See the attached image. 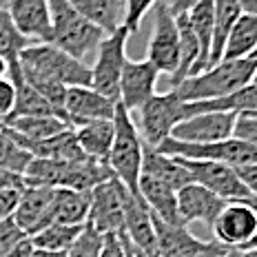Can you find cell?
I'll list each match as a JSON object with an SVG mask.
<instances>
[{"label": "cell", "mask_w": 257, "mask_h": 257, "mask_svg": "<svg viewBox=\"0 0 257 257\" xmlns=\"http://www.w3.org/2000/svg\"><path fill=\"white\" fill-rule=\"evenodd\" d=\"M18 64L25 80L56 109V113L64 122H67V115H64L67 89L91 87L89 64L67 56L51 42H31L20 51Z\"/></svg>", "instance_id": "obj_1"}, {"label": "cell", "mask_w": 257, "mask_h": 257, "mask_svg": "<svg viewBox=\"0 0 257 257\" xmlns=\"http://www.w3.org/2000/svg\"><path fill=\"white\" fill-rule=\"evenodd\" d=\"M257 73V53L239 60H222L213 64L211 69L186 78L180 87H175V93L182 102H202V100H217L224 95L237 93L239 89H246L253 84Z\"/></svg>", "instance_id": "obj_2"}, {"label": "cell", "mask_w": 257, "mask_h": 257, "mask_svg": "<svg viewBox=\"0 0 257 257\" xmlns=\"http://www.w3.org/2000/svg\"><path fill=\"white\" fill-rule=\"evenodd\" d=\"M111 178H113V173H111L109 164L91 160V158L78 160V162L34 158L23 175L25 186L73 189V191H87V193Z\"/></svg>", "instance_id": "obj_3"}, {"label": "cell", "mask_w": 257, "mask_h": 257, "mask_svg": "<svg viewBox=\"0 0 257 257\" xmlns=\"http://www.w3.org/2000/svg\"><path fill=\"white\" fill-rule=\"evenodd\" d=\"M51 12V45L67 56L84 62L87 56L98 51L100 42L106 38L102 29L82 18L69 0H49Z\"/></svg>", "instance_id": "obj_4"}, {"label": "cell", "mask_w": 257, "mask_h": 257, "mask_svg": "<svg viewBox=\"0 0 257 257\" xmlns=\"http://www.w3.org/2000/svg\"><path fill=\"white\" fill-rule=\"evenodd\" d=\"M115 136L111 144L109 164L113 178H117L131 193L138 195V182L142 175V158H144V140L138 131V124L133 115L117 102L113 115Z\"/></svg>", "instance_id": "obj_5"}, {"label": "cell", "mask_w": 257, "mask_h": 257, "mask_svg": "<svg viewBox=\"0 0 257 257\" xmlns=\"http://www.w3.org/2000/svg\"><path fill=\"white\" fill-rule=\"evenodd\" d=\"M186 102H182L175 89L167 93H155L144 106L138 109V131L147 147L158 149L164 140H169L173 128L186 120Z\"/></svg>", "instance_id": "obj_6"}, {"label": "cell", "mask_w": 257, "mask_h": 257, "mask_svg": "<svg viewBox=\"0 0 257 257\" xmlns=\"http://www.w3.org/2000/svg\"><path fill=\"white\" fill-rule=\"evenodd\" d=\"M126 27L109 34L100 42L95 51V62L91 67V87L98 93L106 95L113 102H120V78L126 64V42H128Z\"/></svg>", "instance_id": "obj_7"}, {"label": "cell", "mask_w": 257, "mask_h": 257, "mask_svg": "<svg viewBox=\"0 0 257 257\" xmlns=\"http://www.w3.org/2000/svg\"><path fill=\"white\" fill-rule=\"evenodd\" d=\"M153 12V31L147 45V58L160 73L173 76L180 67V29L175 16L171 14L169 3H155Z\"/></svg>", "instance_id": "obj_8"}, {"label": "cell", "mask_w": 257, "mask_h": 257, "mask_svg": "<svg viewBox=\"0 0 257 257\" xmlns=\"http://www.w3.org/2000/svg\"><path fill=\"white\" fill-rule=\"evenodd\" d=\"M128 189L117 178H111L98 184L91 191V206L87 226L98 233H117L124 231V200Z\"/></svg>", "instance_id": "obj_9"}, {"label": "cell", "mask_w": 257, "mask_h": 257, "mask_svg": "<svg viewBox=\"0 0 257 257\" xmlns=\"http://www.w3.org/2000/svg\"><path fill=\"white\" fill-rule=\"evenodd\" d=\"M178 162L191 173L195 184L204 186L211 193L226 202H248L250 193L246 191L242 180L237 178L233 167L222 162H211V160H186L178 158Z\"/></svg>", "instance_id": "obj_10"}, {"label": "cell", "mask_w": 257, "mask_h": 257, "mask_svg": "<svg viewBox=\"0 0 257 257\" xmlns=\"http://www.w3.org/2000/svg\"><path fill=\"white\" fill-rule=\"evenodd\" d=\"M213 237L226 248H242L257 233V213L248 202H228L211 226Z\"/></svg>", "instance_id": "obj_11"}, {"label": "cell", "mask_w": 257, "mask_h": 257, "mask_svg": "<svg viewBox=\"0 0 257 257\" xmlns=\"http://www.w3.org/2000/svg\"><path fill=\"white\" fill-rule=\"evenodd\" d=\"M237 113H226V111H206V113H195L186 120H182L173 128L171 138L189 144H213L233 138V126Z\"/></svg>", "instance_id": "obj_12"}, {"label": "cell", "mask_w": 257, "mask_h": 257, "mask_svg": "<svg viewBox=\"0 0 257 257\" xmlns=\"http://www.w3.org/2000/svg\"><path fill=\"white\" fill-rule=\"evenodd\" d=\"M160 71L149 60H126L120 78V104L128 113L138 111L158 93Z\"/></svg>", "instance_id": "obj_13"}, {"label": "cell", "mask_w": 257, "mask_h": 257, "mask_svg": "<svg viewBox=\"0 0 257 257\" xmlns=\"http://www.w3.org/2000/svg\"><path fill=\"white\" fill-rule=\"evenodd\" d=\"M117 102L98 93L93 87H71L67 89L64 115L69 126H80L93 120H113Z\"/></svg>", "instance_id": "obj_14"}, {"label": "cell", "mask_w": 257, "mask_h": 257, "mask_svg": "<svg viewBox=\"0 0 257 257\" xmlns=\"http://www.w3.org/2000/svg\"><path fill=\"white\" fill-rule=\"evenodd\" d=\"M228 202L217 197L215 193H211L204 186L191 184L182 186L178 191V215H180V224L189 228V224L193 222H202L206 224L208 228L213 226V222L217 219V215L222 213V208L226 206Z\"/></svg>", "instance_id": "obj_15"}, {"label": "cell", "mask_w": 257, "mask_h": 257, "mask_svg": "<svg viewBox=\"0 0 257 257\" xmlns=\"http://www.w3.org/2000/svg\"><path fill=\"white\" fill-rule=\"evenodd\" d=\"M7 14L16 29L29 42L51 40V12L49 0H7Z\"/></svg>", "instance_id": "obj_16"}, {"label": "cell", "mask_w": 257, "mask_h": 257, "mask_svg": "<svg viewBox=\"0 0 257 257\" xmlns=\"http://www.w3.org/2000/svg\"><path fill=\"white\" fill-rule=\"evenodd\" d=\"M122 235L131 242L136 250H142L149 257H155V224L153 213L144 204L140 195L128 191L124 200V231Z\"/></svg>", "instance_id": "obj_17"}, {"label": "cell", "mask_w": 257, "mask_h": 257, "mask_svg": "<svg viewBox=\"0 0 257 257\" xmlns=\"http://www.w3.org/2000/svg\"><path fill=\"white\" fill-rule=\"evenodd\" d=\"M51 200L53 189L49 186H25L12 219L31 237L51 224Z\"/></svg>", "instance_id": "obj_18"}, {"label": "cell", "mask_w": 257, "mask_h": 257, "mask_svg": "<svg viewBox=\"0 0 257 257\" xmlns=\"http://www.w3.org/2000/svg\"><path fill=\"white\" fill-rule=\"evenodd\" d=\"M138 195L144 200V204L149 206V211L153 213L158 219L167 224H180V215H178V191L173 186L164 184V182L151 178V175H140L138 182Z\"/></svg>", "instance_id": "obj_19"}, {"label": "cell", "mask_w": 257, "mask_h": 257, "mask_svg": "<svg viewBox=\"0 0 257 257\" xmlns=\"http://www.w3.org/2000/svg\"><path fill=\"white\" fill-rule=\"evenodd\" d=\"M91 191L73 189H53L51 200V224H67V226H84L89 217Z\"/></svg>", "instance_id": "obj_20"}, {"label": "cell", "mask_w": 257, "mask_h": 257, "mask_svg": "<svg viewBox=\"0 0 257 257\" xmlns=\"http://www.w3.org/2000/svg\"><path fill=\"white\" fill-rule=\"evenodd\" d=\"M71 7L106 36L124 27L126 0H69Z\"/></svg>", "instance_id": "obj_21"}, {"label": "cell", "mask_w": 257, "mask_h": 257, "mask_svg": "<svg viewBox=\"0 0 257 257\" xmlns=\"http://www.w3.org/2000/svg\"><path fill=\"white\" fill-rule=\"evenodd\" d=\"M76 133L78 147L82 149V153L91 160L98 162H106L111 153V144H113L115 136V126L113 120H93V122H84L80 126H73Z\"/></svg>", "instance_id": "obj_22"}, {"label": "cell", "mask_w": 257, "mask_h": 257, "mask_svg": "<svg viewBox=\"0 0 257 257\" xmlns=\"http://www.w3.org/2000/svg\"><path fill=\"white\" fill-rule=\"evenodd\" d=\"M142 175H151V178L173 186L175 191H180L182 186L193 182L191 173L178 162V158L164 155L158 149L147 147V144H144V158H142Z\"/></svg>", "instance_id": "obj_23"}, {"label": "cell", "mask_w": 257, "mask_h": 257, "mask_svg": "<svg viewBox=\"0 0 257 257\" xmlns=\"http://www.w3.org/2000/svg\"><path fill=\"white\" fill-rule=\"evenodd\" d=\"M0 126L9 136H16L20 140H29V142L47 140V138H53L56 133L69 128L67 122L56 115H14L9 120H5Z\"/></svg>", "instance_id": "obj_24"}, {"label": "cell", "mask_w": 257, "mask_h": 257, "mask_svg": "<svg viewBox=\"0 0 257 257\" xmlns=\"http://www.w3.org/2000/svg\"><path fill=\"white\" fill-rule=\"evenodd\" d=\"M257 53V16L242 14L224 42L222 60H239ZM219 60V62H222Z\"/></svg>", "instance_id": "obj_25"}, {"label": "cell", "mask_w": 257, "mask_h": 257, "mask_svg": "<svg viewBox=\"0 0 257 257\" xmlns=\"http://www.w3.org/2000/svg\"><path fill=\"white\" fill-rule=\"evenodd\" d=\"M242 0H215V23H213L211 38V56H208V69L222 60L224 42L228 38V31L242 16Z\"/></svg>", "instance_id": "obj_26"}, {"label": "cell", "mask_w": 257, "mask_h": 257, "mask_svg": "<svg viewBox=\"0 0 257 257\" xmlns=\"http://www.w3.org/2000/svg\"><path fill=\"white\" fill-rule=\"evenodd\" d=\"M189 23L195 31L202 47V60L208 69V56H211V38H213V23H215V0H197L189 14ZM204 69V71H206Z\"/></svg>", "instance_id": "obj_27"}, {"label": "cell", "mask_w": 257, "mask_h": 257, "mask_svg": "<svg viewBox=\"0 0 257 257\" xmlns=\"http://www.w3.org/2000/svg\"><path fill=\"white\" fill-rule=\"evenodd\" d=\"M84 226H67V224H49V226L40 228L36 235H31V244L34 248L53 250V253H67L76 237L82 233Z\"/></svg>", "instance_id": "obj_28"}, {"label": "cell", "mask_w": 257, "mask_h": 257, "mask_svg": "<svg viewBox=\"0 0 257 257\" xmlns=\"http://www.w3.org/2000/svg\"><path fill=\"white\" fill-rule=\"evenodd\" d=\"M29 45L31 42L16 29V25H14L12 16L7 14V9L0 7V56L7 62L16 60V58L20 56V51Z\"/></svg>", "instance_id": "obj_29"}, {"label": "cell", "mask_w": 257, "mask_h": 257, "mask_svg": "<svg viewBox=\"0 0 257 257\" xmlns=\"http://www.w3.org/2000/svg\"><path fill=\"white\" fill-rule=\"evenodd\" d=\"M31 160L34 158H31L27 151H23L18 144H14L12 138L3 131V126H0V169L25 175V171L29 167Z\"/></svg>", "instance_id": "obj_30"}, {"label": "cell", "mask_w": 257, "mask_h": 257, "mask_svg": "<svg viewBox=\"0 0 257 257\" xmlns=\"http://www.w3.org/2000/svg\"><path fill=\"white\" fill-rule=\"evenodd\" d=\"M102 239L104 235L93 231L91 226L84 224L82 233L76 237V242L71 244V248L67 250V257H100L102 250Z\"/></svg>", "instance_id": "obj_31"}, {"label": "cell", "mask_w": 257, "mask_h": 257, "mask_svg": "<svg viewBox=\"0 0 257 257\" xmlns=\"http://www.w3.org/2000/svg\"><path fill=\"white\" fill-rule=\"evenodd\" d=\"M158 0H126V9H124V27L128 34H136L140 29L142 18L155 7Z\"/></svg>", "instance_id": "obj_32"}, {"label": "cell", "mask_w": 257, "mask_h": 257, "mask_svg": "<svg viewBox=\"0 0 257 257\" xmlns=\"http://www.w3.org/2000/svg\"><path fill=\"white\" fill-rule=\"evenodd\" d=\"M27 237H29V235H27L12 217L5 219V222H0V257L7 255L16 244H20Z\"/></svg>", "instance_id": "obj_33"}, {"label": "cell", "mask_w": 257, "mask_h": 257, "mask_svg": "<svg viewBox=\"0 0 257 257\" xmlns=\"http://www.w3.org/2000/svg\"><path fill=\"white\" fill-rule=\"evenodd\" d=\"M233 138L242 142L257 144V117L250 113H237L233 126Z\"/></svg>", "instance_id": "obj_34"}, {"label": "cell", "mask_w": 257, "mask_h": 257, "mask_svg": "<svg viewBox=\"0 0 257 257\" xmlns=\"http://www.w3.org/2000/svg\"><path fill=\"white\" fill-rule=\"evenodd\" d=\"M16 109V87L9 78H0V124L14 115Z\"/></svg>", "instance_id": "obj_35"}, {"label": "cell", "mask_w": 257, "mask_h": 257, "mask_svg": "<svg viewBox=\"0 0 257 257\" xmlns=\"http://www.w3.org/2000/svg\"><path fill=\"white\" fill-rule=\"evenodd\" d=\"M100 257H128V239L122 233H106Z\"/></svg>", "instance_id": "obj_36"}, {"label": "cell", "mask_w": 257, "mask_h": 257, "mask_svg": "<svg viewBox=\"0 0 257 257\" xmlns=\"http://www.w3.org/2000/svg\"><path fill=\"white\" fill-rule=\"evenodd\" d=\"M20 193H23V189L0 191V222L14 217V211H16V206H18V200H20Z\"/></svg>", "instance_id": "obj_37"}, {"label": "cell", "mask_w": 257, "mask_h": 257, "mask_svg": "<svg viewBox=\"0 0 257 257\" xmlns=\"http://www.w3.org/2000/svg\"><path fill=\"white\" fill-rule=\"evenodd\" d=\"M237 178L242 180V184L246 186V191L250 193V197H257V162L255 164H246V167L235 169Z\"/></svg>", "instance_id": "obj_38"}, {"label": "cell", "mask_w": 257, "mask_h": 257, "mask_svg": "<svg viewBox=\"0 0 257 257\" xmlns=\"http://www.w3.org/2000/svg\"><path fill=\"white\" fill-rule=\"evenodd\" d=\"M7 189H25V180L23 175L0 169V191H7Z\"/></svg>", "instance_id": "obj_39"}, {"label": "cell", "mask_w": 257, "mask_h": 257, "mask_svg": "<svg viewBox=\"0 0 257 257\" xmlns=\"http://www.w3.org/2000/svg\"><path fill=\"white\" fill-rule=\"evenodd\" d=\"M31 253H34V244H31V237H27L3 257H31Z\"/></svg>", "instance_id": "obj_40"}, {"label": "cell", "mask_w": 257, "mask_h": 257, "mask_svg": "<svg viewBox=\"0 0 257 257\" xmlns=\"http://www.w3.org/2000/svg\"><path fill=\"white\" fill-rule=\"evenodd\" d=\"M195 3H197V0H171L169 9H171V14L178 18V16H182V14H189Z\"/></svg>", "instance_id": "obj_41"}, {"label": "cell", "mask_w": 257, "mask_h": 257, "mask_svg": "<svg viewBox=\"0 0 257 257\" xmlns=\"http://www.w3.org/2000/svg\"><path fill=\"white\" fill-rule=\"evenodd\" d=\"M242 12L257 16V0H242Z\"/></svg>", "instance_id": "obj_42"}, {"label": "cell", "mask_w": 257, "mask_h": 257, "mask_svg": "<svg viewBox=\"0 0 257 257\" xmlns=\"http://www.w3.org/2000/svg\"><path fill=\"white\" fill-rule=\"evenodd\" d=\"M31 257H67V253H53V250H42V248H34Z\"/></svg>", "instance_id": "obj_43"}, {"label": "cell", "mask_w": 257, "mask_h": 257, "mask_svg": "<svg viewBox=\"0 0 257 257\" xmlns=\"http://www.w3.org/2000/svg\"><path fill=\"white\" fill-rule=\"evenodd\" d=\"M224 257H253L248 250H239V248H231Z\"/></svg>", "instance_id": "obj_44"}, {"label": "cell", "mask_w": 257, "mask_h": 257, "mask_svg": "<svg viewBox=\"0 0 257 257\" xmlns=\"http://www.w3.org/2000/svg\"><path fill=\"white\" fill-rule=\"evenodd\" d=\"M7 71H9V62L0 56V78H7Z\"/></svg>", "instance_id": "obj_45"}, {"label": "cell", "mask_w": 257, "mask_h": 257, "mask_svg": "<svg viewBox=\"0 0 257 257\" xmlns=\"http://www.w3.org/2000/svg\"><path fill=\"white\" fill-rule=\"evenodd\" d=\"M133 255H136V257H149L147 253H142V250H136V248H133Z\"/></svg>", "instance_id": "obj_46"}, {"label": "cell", "mask_w": 257, "mask_h": 257, "mask_svg": "<svg viewBox=\"0 0 257 257\" xmlns=\"http://www.w3.org/2000/svg\"><path fill=\"white\" fill-rule=\"evenodd\" d=\"M128 257H136V255H133V246H131V242H128Z\"/></svg>", "instance_id": "obj_47"}, {"label": "cell", "mask_w": 257, "mask_h": 257, "mask_svg": "<svg viewBox=\"0 0 257 257\" xmlns=\"http://www.w3.org/2000/svg\"><path fill=\"white\" fill-rule=\"evenodd\" d=\"M246 113H250V115H255V117H257V109H255V111H246Z\"/></svg>", "instance_id": "obj_48"}, {"label": "cell", "mask_w": 257, "mask_h": 257, "mask_svg": "<svg viewBox=\"0 0 257 257\" xmlns=\"http://www.w3.org/2000/svg\"><path fill=\"white\" fill-rule=\"evenodd\" d=\"M253 84H257V73H255V78H253Z\"/></svg>", "instance_id": "obj_49"}]
</instances>
